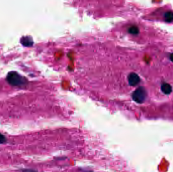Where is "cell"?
Wrapping results in <instances>:
<instances>
[{
  "label": "cell",
  "mask_w": 173,
  "mask_h": 172,
  "mask_svg": "<svg viewBox=\"0 0 173 172\" xmlns=\"http://www.w3.org/2000/svg\"><path fill=\"white\" fill-rule=\"evenodd\" d=\"M7 141V139L6 137L0 133V144H4Z\"/></svg>",
  "instance_id": "obj_5"
},
{
  "label": "cell",
  "mask_w": 173,
  "mask_h": 172,
  "mask_svg": "<svg viewBox=\"0 0 173 172\" xmlns=\"http://www.w3.org/2000/svg\"><path fill=\"white\" fill-rule=\"evenodd\" d=\"M7 80L10 84L16 86H23L27 83V80L23 77L15 72L9 73L7 76Z\"/></svg>",
  "instance_id": "obj_1"
},
{
  "label": "cell",
  "mask_w": 173,
  "mask_h": 172,
  "mask_svg": "<svg viewBox=\"0 0 173 172\" xmlns=\"http://www.w3.org/2000/svg\"><path fill=\"white\" fill-rule=\"evenodd\" d=\"M165 19L168 22H170L173 20V12H166L165 15Z\"/></svg>",
  "instance_id": "obj_4"
},
{
  "label": "cell",
  "mask_w": 173,
  "mask_h": 172,
  "mask_svg": "<svg viewBox=\"0 0 173 172\" xmlns=\"http://www.w3.org/2000/svg\"><path fill=\"white\" fill-rule=\"evenodd\" d=\"M139 77L136 74H131L129 77V82L131 86H135L139 82Z\"/></svg>",
  "instance_id": "obj_2"
},
{
  "label": "cell",
  "mask_w": 173,
  "mask_h": 172,
  "mask_svg": "<svg viewBox=\"0 0 173 172\" xmlns=\"http://www.w3.org/2000/svg\"><path fill=\"white\" fill-rule=\"evenodd\" d=\"M21 42L25 46H29L32 43V41L28 37H23L21 38Z\"/></svg>",
  "instance_id": "obj_3"
},
{
  "label": "cell",
  "mask_w": 173,
  "mask_h": 172,
  "mask_svg": "<svg viewBox=\"0 0 173 172\" xmlns=\"http://www.w3.org/2000/svg\"><path fill=\"white\" fill-rule=\"evenodd\" d=\"M21 172H36L33 170L28 169H23L20 170Z\"/></svg>",
  "instance_id": "obj_6"
}]
</instances>
